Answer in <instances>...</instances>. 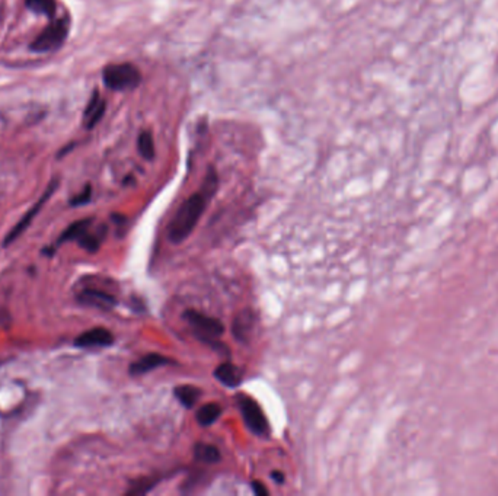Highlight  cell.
Returning a JSON list of instances; mask_svg holds the SVG:
<instances>
[{
  "label": "cell",
  "instance_id": "19",
  "mask_svg": "<svg viewBox=\"0 0 498 496\" xmlns=\"http://www.w3.org/2000/svg\"><path fill=\"white\" fill-rule=\"evenodd\" d=\"M156 482L155 479H140L139 482H135L131 483V488L127 490V495H143L149 492L153 486H156Z\"/></svg>",
  "mask_w": 498,
  "mask_h": 496
},
{
  "label": "cell",
  "instance_id": "8",
  "mask_svg": "<svg viewBox=\"0 0 498 496\" xmlns=\"http://www.w3.org/2000/svg\"><path fill=\"white\" fill-rule=\"evenodd\" d=\"M255 322L257 318L251 310H243L241 311L238 316L235 318L233 324H232V332L236 341H239L242 344L249 342L252 333H254V328H255Z\"/></svg>",
  "mask_w": 498,
  "mask_h": 496
},
{
  "label": "cell",
  "instance_id": "9",
  "mask_svg": "<svg viewBox=\"0 0 498 496\" xmlns=\"http://www.w3.org/2000/svg\"><path fill=\"white\" fill-rule=\"evenodd\" d=\"M79 302L89 307H98L102 310H110L117 304L114 296L97 289H86L79 294Z\"/></svg>",
  "mask_w": 498,
  "mask_h": 496
},
{
  "label": "cell",
  "instance_id": "5",
  "mask_svg": "<svg viewBox=\"0 0 498 496\" xmlns=\"http://www.w3.org/2000/svg\"><path fill=\"white\" fill-rule=\"evenodd\" d=\"M183 318L192 326L199 338H219L225 332V324L219 319L207 316L197 310H187Z\"/></svg>",
  "mask_w": 498,
  "mask_h": 496
},
{
  "label": "cell",
  "instance_id": "7",
  "mask_svg": "<svg viewBox=\"0 0 498 496\" xmlns=\"http://www.w3.org/2000/svg\"><path fill=\"white\" fill-rule=\"evenodd\" d=\"M114 344V335L105 328H94L79 335L74 339V347L77 348H98L110 347Z\"/></svg>",
  "mask_w": 498,
  "mask_h": 496
},
{
  "label": "cell",
  "instance_id": "17",
  "mask_svg": "<svg viewBox=\"0 0 498 496\" xmlns=\"http://www.w3.org/2000/svg\"><path fill=\"white\" fill-rule=\"evenodd\" d=\"M137 149H139V153L141 154V158H144L146 161L155 159L156 149H155V140H153V136L150 132H143L139 136Z\"/></svg>",
  "mask_w": 498,
  "mask_h": 496
},
{
  "label": "cell",
  "instance_id": "1",
  "mask_svg": "<svg viewBox=\"0 0 498 496\" xmlns=\"http://www.w3.org/2000/svg\"><path fill=\"white\" fill-rule=\"evenodd\" d=\"M208 201L210 198L201 189L186 200V203L179 207V210L174 216L172 221L169 223L168 236L170 242L182 243L190 236L195 226L199 225Z\"/></svg>",
  "mask_w": 498,
  "mask_h": 496
},
{
  "label": "cell",
  "instance_id": "16",
  "mask_svg": "<svg viewBox=\"0 0 498 496\" xmlns=\"http://www.w3.org/2000/svg\"><path fill=\"white\" fill-rule=\"evenodd\" d=\"M223 409L219 403L216 402H210V403H206L204 406H201L199 409V412H197V422L200 424V426H210L213 425L219 417L221 415Z\"/></svg>",
  "mask_w": 498,
  "mask_h": 496
},
{
  "label": "cell",
  "instance_id": "18",
  "mask_svg": "<svg viewBox=\"0 0 498 496\" xmlns=\"http://www.w3.org/2000/svg\"><path fill=\"white\" fill-rule=\"evenodd\" d=\"M25 5L38 15L52 17L56 12V0H25Z\"/></svg>",
  "mask_w": 498,
  "mask_h": 496
},
{
  "label": "cell",
  "instance_id": "15",
  "mask_svg": "<svg viewBox=\"0 0 498 496\" xmlns=\"http://www.w3.org/2000/svg\"><path fill=\"white\" fill-rule=\"evenodd\" d=\"M194 457L195 460H199L206 464H215L221 460V454L219 448L213 444L207 442H197L194 446Z\"/></svg>",
  "mask_w": 498,
  "mask_h": 496
},
{
  "label": "cell",
  "instance_id": "13",
  "mask_svg": "<svg viewBox=\"0 0 498 496\" xmlns=\"http://www.w3.org/2000/svg\"><path fill=\"white\" fill-rule=\"evenodd\" d=\"M92 225H94V218H82V220L74 221V223H72L61 233V236L59 238V242H57V246H60L66 242H72V240H77L79 238H82L83 234L90 229Z\"/></svg>",
  "mask_w": 498,
  "mask_h": 496
},
{
  "label": "cell",
  "instance_id": "20",
  "mask_svg": "<svg viewBox=\"0 0 498 496\" xmlns=\"http://www.w3.org/2000/svg\"><path fill=\"white\" fill-rule=\"evenodd\" d=\"M90 197H92V187H90V185H86L85 189H83L81 194L76 195L74 198H72L70 204H72L73 207L83 205V204H86V203L90 201Z\"/></svg>",
  "mask_w": 498,
  "mask_h": 496
},
{
  "label": "cell",
  "instance_id": "21",
  "mask_svg": "<svg viewBox=\"0 0 498 496\" xmlns=\"http://www.w3.org/2000/svg\"><path fill=\"white\" fill-rule=\"evenodd\" d=\"M251 486H252L254 493H255V495H258V496H267V495L270 493V492H268V489L266 488L264 483L259 482V480H252Z\"/></svg>",
  "mask_w": 498,
  "mask_h": 496
},
{
  "label": "cell",
  "instance_id": "14",
  "mask_svg": "<svg viewBox=\"0 0 498 496\" xmlns=\"http://www.w3.org/2000/svg\"><path fill=\"white\" fill-rule=\"evenodd\" d=\"M174 395L183 408L191 409L201 397V390L191 384H181L174 389Z\"/></svg>",
  "mask_w": 498,
  "mask_h": 496
},
{
  "label": "cell",
  "instance_id": "6",
  "mask_svg": "<svg viewBox=\"0 0 498 496\" xmlns=\"http://www.w3.org/2000/svg\"><path fill=\"white\" fill-rule=\"evenodd\" d=\"M59 187V182L57 180H52L51 182V184L48 185V188H47V191L43 194V197L41 198H39L31 208H30V210L28 211H26L23 216H22V218L18 221V223L15 225V226H13V229L6 234V238H5V242H3V245L5 246H8V245H10V243H13V242H15L19 236H21V234L26 230V229H28L30 227V225H31V221L34 220V217L39 213V211H41V208L44 207V204L50 200V197H51V195H52V192H54L56 191V188Z\"/></svg>",
  "mask_w": 498,
  "mask_h": 496
},
{
  "label": "cell",
  "instance_id": "11",
  "mask_svg": "<svg viewBox=\"0 0 498 496\" xmlns=\"http://www.w3.org/2000/svg\"><path fill=\"white\" fill-rule=\"evenodd\" d=\"M105 110H107V102L101 98L98 90H95L94 95L90 96L88 105H86V110H85V114H83L85 127L88 130H92L95 125H98V123L101 121V118L105 114Z\"/></svg>",
  "mask_w": 498,
  "mask_h": 496
},
{
  "label": "cell",
  "instance_id": "4",
  "mask_svg": "<svg viewBox=\"0 0 498 496\" xmlns=\"http://www.w3.org/2000/svg\"><path fill=\"white\" fill-rule=\"evenodd\" d=\"M69 32V22L68 19H59L54 23H51L48 28H46L39 34L34 43L31 44V50L35 53H47L59 48L68 37Z\"/></svg>",
  "mask_w": 498,
  "mask_h": 496
},
{
  "label": "cell",
  "instance_id": "22",
  "mask_svg": "<svg viewBox=\"0 0 498 496\" xmlns=\"http://www.w3.org/2000/svg\"><path fill=\"white\" fill-rule=\"evenodd\" d=\"M271 479L277 483V485H283L286 482V476L283 472H280V470H274V472H271Z\"/></svg>",
  "mask_w": 498,
  "mask_h": 496
},
{
  "label": "cell",
  "instance_id": "2",
  "mask_svg": "<svg viewBox=\"0 0 498 496\" xmlns=\"http://www.w3.org/2000/svg\"><path fill=\"white\" fill-rule=\"evenodd\" d=\"M102 77L105 86L111 90H118V92L136 89L143 79L140 70L131 63L110 64L103 69Z\"/></svg>",
  "mask_w": 498,
  "mask_h": 496
},
{
  "label": "cell",
  "instance_id": "10",
  "mask_svg": "<svg viewBox=\"0 0 498 496\" xmlns=\"http://www.w3.org/2000/svg\"><path fill=\"white\" fill-rule=\"evenodd\" d=\"M213 375L217 378V380L226 387L235 389L242 384L243 380V371L238 365H235L229 361L221 362L219 367L215 370Z\"/></svg>",
  "mask_w": 498,
  "mask_h": 496
},
{
  "label": "cell",
  "instance_id": "12",
  "mask_svg": "<svg viewBox=\"0 0 498 496\" xmlns=\"http://www.w3.org/2000/svg\"><path fill=\"white\" fill-rule=\"evenodd\" d=\"M169 362H170V360L162 354H148V355L141 357L140 360L135 361L133 364H130L128 371L131 375H143V374H148Z\"/></svg>",
  "mask_w": 498,
  "mask_h": 496
},
{
  "label": "cell",
  "instance_id": "3",
  "mask_svg": "<svg viewBox=\"0 0 498 496\" xmlns=\"http://www.w3.org/2000/svg\"><path fill=\"white\" fill-rule=\"evenodd\" d=\"M236 400H238L239 409L246 426L258 437H268L270 435L268 420L266 417L264 411H262L259 404L257 403V400L246 395H239L236 397Z\"/></svg>",
  "mask_w": 498,
  "mask_h": 496
}]
</instances>
